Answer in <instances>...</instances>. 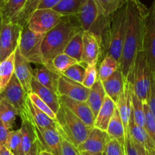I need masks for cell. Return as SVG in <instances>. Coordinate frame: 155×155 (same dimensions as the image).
<instances>
[{"label":"cell","mask_w":155,"mask_h":155,"mask_svg":"<svg viewBox=\"0 0 155 155\" xmlns=\"http://www.w3.org/2000/svg\"><path fill=\"white\" fill-rule=\"evenodd\" d=\"M9 131L10 130L5 127L4 123L0 119V146L5 145Z\"/></svg>","instance_id":"obj_45"},{"label":"cell","mask_w":155,"mask_h":155,"mask_svg":"<svg viewBox=\"0 0 155 155\" xmlns=\"http://www.w3.org/2000/svg\"><path fill=\"white\" fill-rule=\"evenodd\" d=\"M115 108H116L115 103L109 96L106 95L104 101L95 117L94 127L100 129L103 131H106L109 121L113 115Z\"/></svg>","instance_id":"obj_23"},{"label":"cell","mask_w":155,"mask_h":155,"mask_svg":"<svg viewBox=\"0 0 155 155\" xmlns=\"http://www.w3.org/2000/svg\"><path fill=\"white\" fill-rule=\"evenodd\" d=\"M14 74L21 83L23 89L28 95L31 92V81L33 78V70L30 63L26 60L16 48L15 51V69Z\"/></svg>","instance_id":"obj_15"},{"label":"cell","mask_w":155,"mask_h":155,"mask_svg":"<svg viewBox=\"0 0 155 155\" xmlns=\"http://www.w3.org/2000/svg\"><path fill=\"white\" fill-rule=\"evenodd\" d=\"M17 116L18 110L7 101L0 98V119L10 131L15 127Z\"/></svg>","instance_id":"obj_30"},{"label":"cell","mask_w":155,"mask_h":155,"mask_svg":"<svg viewBox=\"0 0 155 155\" xmlns=\"http://www.w3.org/2000/svg\"><path fill=\"white\" fill-rule=\"evenodd\" d=\"M7 1H8V0H5V3Z\"/></svg>","instance_id":"obj_56"},{"label":"cell","mask_w":155,"mask_h":155,"mask_svg":"<svg viewBox=\"0 0 155 155\" xmlns=\"http://www.w3.org/2000/svg\"><path fill=\"white\" fill-rule=\"evenodd\" d=\"M59 98L61 104L71 110L82 122L91 128L94 127L95 117L87 102L76 101L65 96H59Z\"/></svg>","instance_id":"obj_16"},{"label":"cell","mask_w":155,"mask_h":155,"mask_svg":"<svg viewBox=\"0 0 155 155\" xmlns=\"http://www.w3.org/2000/svg\"><path fill=\"white\" fill-rule=\"evenodd\" d=\"M106 133L110 139H115L122 145H126V131L117 108H115L113 115L109 121Z\"/></svg>","instance_id":"obj_27"},{"label":"cell","mask_w":155,"mask_h":155,"mask_svg":"<svg viewBox=\"0 0 155 155\" xmlns=\"http://www.w3.org/2000/svg\"><path fill=\"white\" fill-rule=\"evenodd\" d=\"M24 27L15 22L2 23L0 30V62L15 52Z\"/></svg>","instance_id":"obj_9"},{"label":"cell","mask_w":155,"mask_h":155,"mask_svg":"<svg viewBox=\"0 0 155 155\" xmlns=\"http://www.w3.org/2000/svg\"><path fill=\"white\" fill-rule=\"evenodd\" d=\"M81 155H103V154H92V153L88 152H81Z\"/></svg>","instance_id":"obj_52"},{"label":"cell","mask_w":155,"mask_h":155,"mask_svg":"<svg viewBox=\"0 0 155 155\" xmlns=\"http://www.w3.org/2000/svg\"><path fill=\"white\" fill-rule=\"evenodd\" d=\"M63 17L52 8H38L30 15L26 26L34 33H46L56 27Z\"/></svg>","instance_id":"obj_8"},{"label":"cell","mask_w":155,"mask_h":155,"mask_svg":"<svg viewBox=\"0 0 155 155\" xmlns=\"http://www.w3.org/2000/svg\"><path fill=\"white\" fill-rule=\"evenodd\" d=\"M46 33L31 31L27 26L21 32L18 48L21 55L30 63L45 66L46 61L42 53V42Z\"/></svg>","instance_id":"obj_6"},{"label":"cell","mask_w":155,"mask_h":155,"mask_svg":"<svg viewBox=\"0 0 155 155\" xmlns=\"http://www.w3.org/2000/svg\"><path fill=\"white\" fill-rule=\"evenodd\" d=\"M147 104L155 119V80L152 76L150 78V93H149L148 100H147Z\"/></svg>","instance_id":"obj_44"},{"label":"cell","mask_w":155,"mask_h":155,"mask_svg":"<svg viewBox=\"0 0 155 155\" xmlns=\"http://www.w3.org/2000/svg\"><path fill=\"white\" fill-rule=\"evenodd\" d=\"M0 155H14L13 153L8 149L5 145L0 146Z\"/></svg>","instance_id":"obj_50"},{"label":"cell","mask_w":155,"mask_h":155,"mask_svg":"<svg viewBox=\"0 0 155 155\" xmlns=\"http://www.w3.org/2000/svg\"><path fill=\"white\" fill-rule=\"evenodd\" d=\"M39 155H54V154H52V153L50 152V151H46V150L42 149L40 151Z\"/></svg>","instance_id":"obj_51"},{"label":"cell","mask_w":155,"mask_h":155,"mask_svg":"<svg viewBox=\"0 0 155 155\" xmlns=\"http://www.w3.org/2000/svg\"><path fill=\"white\" fill-rule=\"evenodd\" d=\"M124 80L121 71L118 69L106 80L102 82L106 95L115 103L124 90Z\"/></svg>","instance_id":"obj_21"},{"label":"cell","mask_w":155,"mask_h":155,"mask_svg":"<svg viewBox=\"0 0 155 155\" xmlns=\"http://www.w3.org/2000/svg\"><path fill=\"white\" fill-rule=\"evenodd\" d=\"M27 95L23 89L21 83L14 74L3 92L0 94V98H3L12 104L18 112L21 118L27 117Z\"/></svg>","instance_id":"obj_10"},{"label":"cell","mask_w":155,"mask_h":155,"mask_svg":"<svg viewBox=\"0 0 155 155\" xmlns=\"http://www.w3.org/2000/svg\"><path fill=\"white\" fill-rule=\"evenodd\" d=\"M127 136H129L132 139V142L144 147L146 149L150 150L155 148V145L153 144V141L150 139L145 129L139 127L135 122L133 117V112L129 118V130H128Z\"/></svg>","instance_id":"obj_20"},{"label":"cell","mask_w":155,"mask_h":155,"mask_svg":"<svg viewBox=\"0 0 155 155\" xmlns=\"http://www.w3.org/2000/svg\"><path fill=\"white\" fill-rule=\"evenodd\" d=\"M28 97L30 98V100L31 101V102L36 106L37 108H39L41 111L43 112L44 114L47 115L48 117H50L51 119L56 120V114L52 110V109L44 102L43 101L40 99L36 94L33 93V92H30L28 94Z\"/></svg>","instance_id":"obj_41"},{"label":"cell","mask_w":155,"mask_h":155,"mask_svg":"<svg viewBox=\"0 0 155 155\" xmlns=\"http://www.w3.org/2000/svg\"><path fill=\"white\" fill-rule=\"evenodd\" d=\"M126 3L109 16L106 30V47L107 54L119 63L126 32Z\"/></svg>","instance_id":"obj_3"},{"label":"cell","mask_w":155,"mask_h":155,"mask_svg":"<svg viewBox=\"0 0 155 155\" xmlns=\"http://www.w3.org/2000/svg\"><path fill=\"white\" fill-rule=\"evenodd\" d=\"M42 149H43L42 145H41V144L40 143L38 139H36V140L35 141L33 145H32L31 148H30V150L29 151V152L26 155H39L40 151Z\"/></svg>","instance_id":"obj_48"},{"label":"cell","mask_w":155,"mask_h":155,"mask_svg":"<svg viewBox=\"0 0 155 155\" xmlns=\"http://www.w3.org/2000/svg\"><path fill=\"white\" fill-rule=\"evenodd\" d=\"M27 0H8L0 10L2 22H15L21 14Z\"/></svg>","instance_id":"obj_26"},{"label":"cell","mask_w":155,"mask_h":155,"mask_svg":"<svg viewBox=\"0 0 155 155\" xmlns=\"http://www.w3.org/2000/svg\"><path fill=\"white\" fill-rule=\"evenodd\" d=\"M83 31L76 15L64 16L59 24L45 34L42 42V53L45 67L52 71V61L62 54L71 38Z\"/></svg>","instance_id":"obj_2"},{"label":"cell","mask_w":155,"mask_h":155,"mask_svg":"<svg viewBox=\"0 0 155 155\" xmlns=\"http://www.w3.org/2000/svg\"><path fill=\"white\" fill-rule=\"evenodd\" d=\"M84 0H62L53 8L63 16L77 15Z\"/></svg>","instance_id":"obj_31"},{"label":"cell","mask_w":155,"mask_h":155,"mask_svg":"<svg viewBox=\"0 0 155 155\" xmlns=\"http://www.w3.org/2000/svg\"><path fill=\"white\" fill-rule=\"evenodd\" d=\"M149 151L152 153V154L155 155V148H153V149H150V150H149Z\"/></svg>","instance_id":"obj_54"},{"label":"cell","mask_w":155,"mask_h":155,"mask_svg":"<svg viewBox=\"0 0 155 155\" xmlns=\"http://www.w3.org/2000/svg\"><path fill=\"white\" fill-rule=\"evenodd\" d=\"M106 95V92H105L102 81L100 79H97L95 83L90 89V93L86 101L91 110H92L94 117H96L98 114L99 110L104 101Z\"/></svg>","instance_id":"obj_25"},{"label":"cell","mask_w":155,"mask_h":155,"mask_svg":"<svg viewBox=\"0 0 155 155\" xmlns=\"http://www.w3.org/2000/svg\"><path fill=\"white\" fill-rule=\"evenodd\" d=\"M126 0H95L99 15L109 17L115 13L126 3Z\"/></svg>","instance_id":"obj_33"},{"label":"cell","mask_w":155,"mask_h":155,"mask_svg":"<svg viewBox=\"0 0 155 155\" xmlns=\"http://www.w3.org/2000/svg\"><path fill=\"white\" fill-rule=\"evenodd\" d=\"M31 92L36 94L42 101H43L56 114H57L61 106L59 95L56 92L42 86L33 77L31 81Z\"/></svg>","instance_id":"obj_19"},{"label":"cell","mask_w":155,"mask_h":155,"mask_svg":"<svg viewBox=\"0 0 155 155\" xmlns=\"http://www.w3.org/2000/svg\"><path fill=\"white\" fill-rule=\"evenodd\" d=\"M56 121L59 126V133L62 137L77 148L87 139L92 129L62 104L56 114Z\"/></svg>","instance_id":"obj_4"},{"label":"cell","mask_w":155,"mask_h":155,"mask_svg":"<svg viewBox=\"0 0 155 155\" xmlns=\"http://www.w3.org/2000/svg\"><path fill=\"white\" fill-rule=\"evenodd\" d=\"M144 114H145V125L144 129L150 136V139L155 145V119L150 111L147 103H144Z\"/></svg>","instance_id":"obj_39"},{"label":"cell","mask_w":155,"mask_h":155,"mask_svg":"<svg viewBox=\"0 0 155 155\" xmlns=\"http://www.w3.org/2000/svg\"><path fill=\"white\" fill-rule=\"evenodd\" d=\"M143 51L145 53L150 74L155 80V0L144 18Z\"/></svg>","instance_id":"obj_7"},{"label":"cell","mask_w":155,"mask_h":155,"mask_svg":"<svg viewBox=\"0 0 155 155\" xmlns=\"http://www.w3.org/2000/svg\"><path fill=\"white\" fill-rule=\"evenodd\" d=\"M103 155H127L126 145L115 139H110L106 145Z\"/></svg>","instance_id":"obj_42"},{"label":"cell","mask_w":155,"mask_h":155,"mask_svg":"<svg viewBox=\"0 0 155 155\" xmlns=\"http://www.w3.org/2000/svg\"><path fill=\"white\" fill-rule=\"evenodd\" d=\"M101 39L91 31H83V54L81 64L87 67L97 64L101 51Z\"/></svg>","instance_id":"obj_12"},{"label":"cell","mask_w":155,"mask_h":155,"mask_svg":"<svg viewBox=\"0 0 155 155\" xmlns=\"http://www.w3.org/2000/svg\"><path fill=\"white\" fill-rule=\"evenodd\" d=\"M126 149L127 155H140L129 136L126 139Z\"/></svg>","instance_id":"obj_46"},{"label":"cell","mask_w":155,"mask_h":155,"mask_svg":"<svg viewBox=\"0 0 155 155\" xmlns=\"http://www.w3.org/2000/svg\"><path fill=\"white\" fill-rule=\"evenodd\" d=\"M78 63L79 62L75 59L72 58L68 54L62 53L55 57L52 61V71L61 75L70 67Z\"/></svg>","instance_id":"obj_34"},{"label":"cell","mask_w":155,"mask_h":155,"mask_svg":"<svg viewBox=\"0 0 155 155\" xmlns=\"http://www.w3.org/2000/svg\"><path fill=\"white\" fill-rule=\"evenodd\" d=\"M61 1L62 0H41L38 8H53Z\"/></svg>","instance_id":"obj_47"},{"label":"cell","mask_w":155,"mask_h":155,"mask_svg":"<svg viewBox=\"0 0 155 155\" xmlns=\"http://www.w3.org/2000/svg\"><path fill=\"white\" fill-rule=\"evenodd\" d=\"M85 70H86V67L82 64L81 63H78L70 67L66 71H64L61 75L72 80V81L82 84L84 78Z\"/></svg>","instance_id":"obj_37"},{"label":"cell","mask_w":155,"mask_h":155,"mask_svg":"<svg viewBox=\"0 0 155 155\" xmlns=\"http://www.w3.org/2000/svg\"><path fill=\"white\" fill-rule=\"evenodd\" d=\"M57 93L59 96H65L76 101L86 102L90 93V89L60 75L58 83Z\"/></svg>","instance_id":"obj_13"},{"label":"cell","mask_w":155,"mask_h":155,"mask_svg":"<svg viewBox=\"0 0 155 155\" xmlns=\"http://www.w3.org/2000/svg\"><path fill=\"white\" fill-rule=\"evenodd\" d=\"M40 2L41 0H27L22 12L16 18L15 23L20 24L23 27H25L30 15L38 8Z\"/></svg>","instance_id":"obj_35"},{"label":"cell","mask_w":155,"mask_h":155,"mask_svg":"<svg viewBox=\"0 0 155 155\" xmlns=\"http://www.w3.org/2000/svg\"><path fill=\"white\" fill-rule=\"evenodd\" d=\"M132 112L135 122L139 127L144 128L145 125V114H144V103L137 97L135 91L132 94Z\"/></svg>","instance_id":"obj_36"},{"label":"cell","mask_w":155,"mask_h":155,"mask_svg":"<svg viewBox=\"0 0 155 155\" xmlns=\"http://www.w3.org/2000/svg\"><path fill=\"white\" fill-rule=\"evenodd\" d=\"M59 76L60 75L57 73L51 71L43 65L40 68L33 69V77L35 80H37L42 86L48 88L56 93Z\"/></svg>","instance_id":"obj_24"},{"label":"cell","mask_w":155,"mask_h":155,"mask_svg":"<svg viewBox=\"0 0 155 155\" xmlns=\"http://www.w3.org/2000/svg\"><path fill=\"white\" fill-rule=\"evenodd\" d=\"M27 117L33 125L40 128L56 130L59 133V126L57 121L51 119L50 117L37 108L31 102L28 96L27 99Z\"/></svg>","instance_id":"obj_18"},{"label":"cell","mask_w":155,"mask_h":155,"mask_svg":"<svg viewBox=\"0 0 155 155\" xmlns=\"http://www.w3.org/2000/svg\"><path fill=\"white\" fill-rule=\"evenodd\" d=\"M21 121L22 124L20 129L22 136H21V143L18 155H26L29 152L37 137L33 125L28 119L27 114V117L21 118Z\"/></svg>","instance_id":"obj_22"},{"label":"cell","mask_w":155,"mask_h":155,"mask_svg":"<svg viewBox=\"0 0 155 155\" xmlns=\"http://www.w3.org/2000/svg\"><path fill=\"white\" fill-rule=\"evenodd\" d=\"M1 25H2V17H1V14H0V30H1Z\"/></svg>","instance_id":"obj_55"},{"label":"cell","mask_w":155,"mask_h":155,"mask_svg":"<svg viewBox=\"0 0 155 155\" xmlns=\"http://www.w3.org/2000/svg\"><path fill=\"white\" fill-rule=\"evenodd\" d=\"M131 73L135 95L143 103H147L151 74L144 51H139L137 54Z\"/></svg>","instance_id":"obj_5"},{"label":"cell","mask_w":155,"mask_h":155,"mask_svg":"<svg viewBox=\"0 0 155 155\" xmlns=\"http://www.w3.org/2000/svg\"><path fill=\"white\" fill-rule=\"evenodd\" d=\"M119 69V63L109 54H106L98 70V79L102 82L106 80L112 74Z\"/></svg>","instance_id":"obj_32"},{"label":"cell","mask_w":155,"mask_h":155,"mask_svg":"<svg viewBox=\"0 0 155 155\" xmlns=\"http://www.w3.org/2000/svg\"><path fill=\"white\" fill-rule=\"evenodd\" d=\"M98 79V71L97 64H89L86 67L84 78L82 85L86 88L91 89Z\"/></svg>","instance_id":"obj_40"},{"label":"cell","mask_w":155,"mask_h":155,"mask_svg":"<svg viewBox=\"0 0 155 155\" xmlns=\"http://www.w3.org/2000/svg\"><path fill=\"white\" fill-rule=\"evenodd\" d=\"M126 32L119 60V69L124 79L132 71L139 51H143L144 22L147 8L140 0H126Z\"/></svg>","instance_id":"obj_1"},{"label":"cell","mask_w":155,"mask_h":155,"mask_svg":"<svg viewBox=\"0 0 155 155\" xmlns=\"http://www.w3.org/2000/svg\"><path fill=\"white\" fill-rule=\"evenodd\" d=\"M15 69V52L0 62V94L7 87Z\"/></svg>","instance_id":"obj_28"},{"label":"cell","mask_w":155,"mask_h":155,"mask_svg":"<svg viewBox=\"0 0 155 155\" xmlns=\"http://www.w3.org/2000/svg\"><path fill=\"white\" fill-rule=\"evenodd\" d=\"M83 31H90L99 17V10L95 0H84L77 15Z\"/></svg>","instance_id":"obj_17"},{"label":"cell","mask_w":155,"mask_h":155,"mask_svg":"<svg viewBox=\"0 0 155 155\" xmlns=\"http://www.w3.org/2000/svg\"><path fill=\"white\" fill-rule=\"evenodd\" d=\"M64 54L81 63L82 54H83V31L76 33L63 51Z\"/></svg>","instance_id":"obj_29"},{"label":"cell","mask_w":155,"mask_h":155,"mask_svg":"<svg viewBox=\"0 0 155 155\" xmlns=\"http://www.w3.org/2000/svg\"><path fill=\"white\" fill-rule=\"evenodd\" d=\"M21 129L17 130H11L8 135L7 140L5 146L10 150L14 155H18L21 143Z\"/></svg>","instance_id":"obj_38"},{"label":"cell","mask_w":155,"mask_h":155,"mask_svg":"<svg viewBox=\"0 0 155 155\" xmlns=\"http://www.w3.org/2000/svg\"><path fill=\"white\" fill-rule=\"evenodd\" d=\"M4 4H5V0H0V10H1L2 7Z\"/></svg>","instance_id":"obj_53"},{"label":"cell","mask_w":155,"mask_h":155,"mask_svg":"<svg viewBox=\"0 0 155 155\" xmlns=\"http://www.w3.org/2000/svg\"><path fill=\"white\" fill-rule=\"evenodd\" d=\"M38 141L43 149L54 155H62V137L59 131L52 129H44L33 125Z\"/></svg>","instance_id":"obj_14"},{"label":"cell","mask_w":155,"mask_h":155,"mask_svg":"<svg viewBox=\"0 0 155 155\" xmlns=\"http://www.w3.org/2000/svg\"><path fill=\"white\" fill-rule=\"evenodd\" d=\"M110 138L106 131L93 127L87 139L78 147L80 152L103 154Z\"/></svg>","instance_id":"obj_11"},{"label":"cell","mask_w":155,"mask_h":155,"mask_svg":"<svg viewBox=\"0 0 155 155\" xmlns=\"http://www.w3.org/2000/svg\"><path fill=\"white\" fill-rule=\"evenodd\" d=\"M127 137H128V136H127ZM131 140H132V139H131ZM133 142L134 145H135V147L136 148L137 151H138V153H139L140 155H153V154H152V153L150 152L149 150L146 149V148H144V147H142V146H141V145H138V144L135 143L134 142Z\"/></svg>","instance_id":"obj_49"},{"label":"cell","mask_w":155,"mask_h":155,"mask_svg":"<svg viewBox=\"0 0 155 155\" xmlns=\"http://www.w3.org/2000/svg\"><path fill=\"white\" fill-rule=\"evenodd\" d=\"M62 155H81L77 147L62 138Z\"/></svg>","instance_id":"obj_43"}]
</instances>
